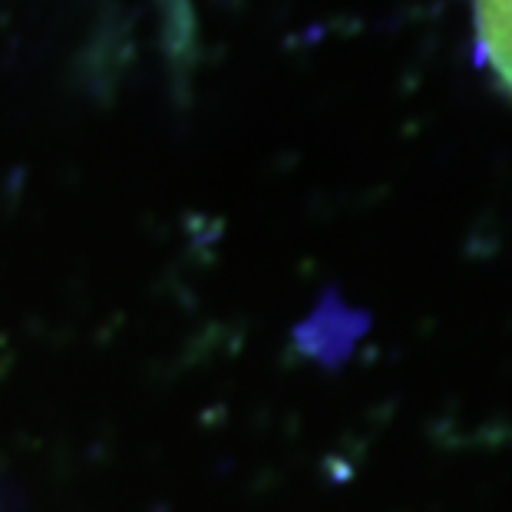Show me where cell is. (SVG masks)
<instances>
[{
	"label": "cell",
	"mask_w": 512,
	"mask_h": 512,
	"mask_svg": "<svg viewBox=\"0 0 512 512\" xmlns=\"http://www.w3.org/2000/svg\"><path fill=\"white\" fill-rule=\"evenodd\" d=\"M0 512H4V503H0Z\"/></svg>",
	"instance_id": "cell-2"
},
{
	"label": "cell",
	"mask_w": 512,
	"mask_h": 512,
	"mask_svg": "<svg viewBox=\"0 0 512 512\" xmlns=\"http://www.w3.org/2000/svg\"><path fill=\"white\" fill-rule=\"evenodd\" d=\"M479 60L512 96V0H473Z\"/></svg>",
	"instance_id": "cell-1"
}]
</instances>
